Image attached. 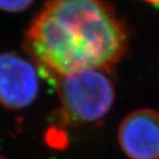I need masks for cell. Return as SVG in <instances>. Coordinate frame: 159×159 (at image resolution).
Returning a JSON list of instances; mask_svg holds the SVG:
<instances>
[{"mask_svg":"<svg viewBox=\"0 0 159 159\" xmlns=\"http://www.w3.org/2000/svg\"><path fill=\"white\" fill-rule=\"evenodd\" d=\"M128 48L124 23L106 0H48L29 23L23 49L43 76L109 72Z\"/></svg>","mask_w":159,"mask_h":159,"instance_id":"1","label":"cell"},{"mask_svg":"<svg viewBox=\"0 0 159 159\" xmlns=\"http://www.w3.org/2000/svg\"><path fill=\"white\" fill-rule=\"evenodd\" d=\"M54 83L60 98L55 118L61 126L97 123L114 104V83L103 70H81L57 77Z\"/></svg>","mask_w":159,"mask_h":159,"instance_id":"2","label":"cell"},{"mask_svg":"<svg viewBox=\"0 0 159 159\" xmlns=\"http://www.w3.org/2000/svg\"><path fill=\"white\" fill-rule=\"evenodd\" d=\"M39 92L37 66L15 52L0 54V104L22 109L33 103Z\"/></svg>","mask_w":159,"mask_h":159,"instance_id":"3","label":"cell"},{"mask_svg":"<svg viewBox=\"0 0 159 159\" xmlns=\"http://www.w3.org/2000/svg\"><path fill=\"white\" fill-rule=\"evenodd\" d=\"M117 138L129 159H159V112L140 108L129 113L119 125Z\"/></svg>","mask_w":159,"mask_h":159,"instance_id":"4","label":"cell"},{"mask_svg":"<svg viewBox=\"0 0 159 159\" xmlns=\"http://www.w3.org/2000/svg\"><path fill=\"white\" fill-rule=\"evenodd\" d=\"M34 0H0V10L6 12H22Z\"/></svg>","mask_w":159,"mask_h":159,"instance_id":"5","label":"cell"},{"mask_svg":"<svg viewBox=\"0 0 159 159\" xmlns=\"http://www.w3.org/2000/svg\"><path fill=\"white\" fill-rule=\"evenodd\" d=\"M145 1H148L150 3H156V5H159V0H145Z\"/></svg>","mask_w":159,"mask_h":159,"instance_id":"6","label":"cell"},{"mask_svg":"<svg viewBox=\"0 0 159 159\" xmlns=\"http://www.w3.org/2000/svg\"><path fill=\"white\" fill-rule=\"evenodd\" d=\"M0 159H7V158H5L3 156H0Z\"/></svg>","mask_w":159,"mask_h":159,"instance_id":"7","label":"cell"}]
</instances>
